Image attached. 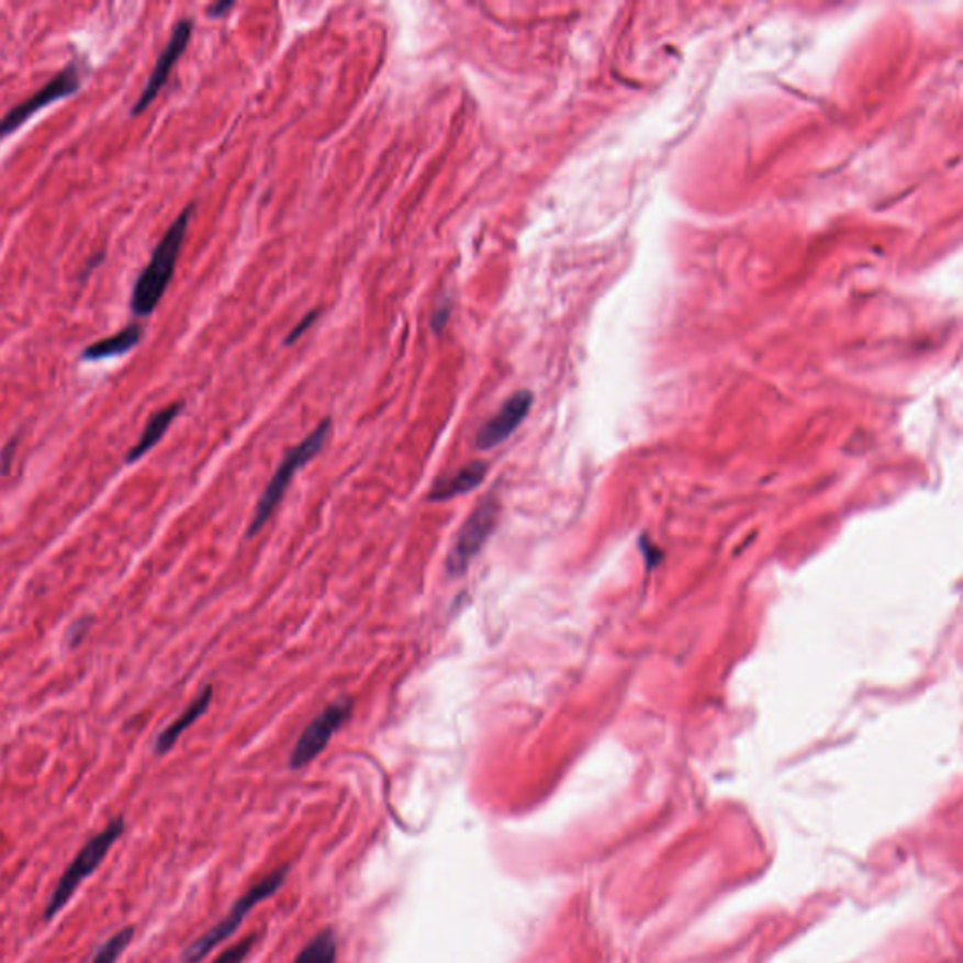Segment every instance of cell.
Instances as JSON below:
<instances>
[{
	"label": "cell",
	"mask_w": 963,
	"mask_h": 963,
	"mask_svg": "<svg viewBox=\"0 0 963 963\" xmlns=\"http://www.w3.org/2000/svg\"><path fill=\"white\" fill-rule=\"evenodd\" d=\"M194 213V203H189L178 219L171 223L163 239L153 250L152 260L147 262L138 279L134 282L131 295V309L134 316H149L155 313L158 303L170 287L176 266H178L179 253L183 247L184 236Z\"/></svg>",
	"instance_id": "cell-1"
},
{
	"label": "cell",
	"mask_w": 963,
	"mask_h": 963,
	"mask_svg": "<svg viewBox=\"0 0 963 963\" xmlns=\"http://www.w3.org/2000/svg\"><path fill=\"white\" fill-rule=\"evenodd\" d=\"M123 832H125V819L117 817L105 826L102 832L97 833L94 838L87 841L86 846L81 847V851L76 854L72 864L66 867L63 877L55 886V891L47 899L44 920H52L57 912L65 909V905L70 902L79 885L99 870L100 864L104 862L105 856L110 854L112 847L123 836Z\"/></svg>",
	"instance_id": "cell-2"
},
{
	"label": "cell",
	"mask_w": 963,
	"mask_h": 963,
	"mask_svg": "<svg viewBox=\"0 0 963 963\" xmlns=\"http://www.w3.org/2000/svg\"><path fill=\"white\" fill-rule=\"evenodd\" d=\"M332 422L324 419L318 424L315 432L307 435L300 445L294 446L284 458L281 466L277 469L273 479L269 480L268 488L264 490L262 497L256 505L255 516L250 519L249 531L247 537H255L256 533L268 524L269 516L276 512L277 505L281 503L282 495L289 490L290 482L294 479L295 472L300 471L305 463L315 458L316 453L324 448V443L328 439Z\"/></svg>",
	"instance_id": "cell-3"
},
{
	"label": "cell",
	"mask_w": 963,
	"mask_h": 963,
	"mask_svg": "<svg viewBox=\"0 0 963 963\" xmlns=\"http://www.w3.org/2000/svg\"><path fill=\"white\" fill-rule=\"evenodd\" d=\"M287 875H289V867L284 865L281 870L269 873L268 877L262 878V881H258L243 898L237 899L234 907H232V911L219 925L213 926L208 933H203L202 938H198L194 943L189 944L184 949L183 954H181V962L200 963L203 958L210 956L211 951H215L219 944L224 943L226 939L232 938L236 933L237 928L242 926L243 918L256 904L271 898L281 888L282 883L287 881Z\"/></svg>",
	"instance_id": "cell-4"
},
{
	"label": "cell",
	"mask_w": 963,
	"mask_h": 963,
	"mask_svg": "<svg viewBox=\"0 0 963 963\" xmlns=\"http://www.w3.org/2000/svg\"><path fill=\"white\" fill-rule=\"evenodd\" d=\"M499 505L495 495L480 501V505L471 512V516L466 519V524L461 525L452 550L446 558V571L450 576H459L469 569L472 559L479 556L482 546L488 542V538L492 537L493 529L497 527Z\"/></svg>",
	"instance_id": "cell-5"
},
{
	"label": "cell",
	"mask_w": 963,
	"mask_h": 963,
	"mask_svg": "<svg viewBox=\"0 0 963 963\" xmlns=\"http://www.w3.org/2000/svg\"><path fill=\"white\" fill-rule=\"evenodd\" d=\"M79 87H81V72L76 63H70L59 74H55L38 92H34L33 97L13 105L4 117H0V138L10 136L40 110H44L53 102L72 97L74 92H78Z\"/></svg>",
	"instance_id": "cell-6"
},
{
	"label": "cell",
	"mask_w": 963,
	"mask_h": 963,
	"mask_svg": "<svg viewBox=\"0 0 963 963\" xmlns=\"http://www.w3.org/2000/svg\"><path fill=\"white\" fill-rule=\"evenodd\" d=\"M350 712H352V702L348 698L335 702L328 709H324L315 721L305 728L302 738L295 743L294 751L290 754V768L300 770L307 766L309 762L315 761L316 757L328 748L335 732L347 723Z\"/></svg>",
	"instance_id": "cell-7"
},
{
	"label": "cell",
	"mask_w": 963,
	"mask_h": 963,
	"mask_svg": "<svg viewBox=\"0 0 963 963\" xmlns=\"http://www.w3.org/2000/svg\"><path fill=\"white\" fill-rule=\"evenodd\" d=\"M192 29H194V25H192L191 20H179L176 23L168 44H166L163 53L158 55L157 63H155L152 76H149L147 83H145L144 91H142L139 99L136 100V104L132 108L131 115H142L155 102L158 92L163 91V87L166 86V81L170 78L173 66L178 65V60L181 59V55H183L184 49L189 46Z\"/></svg>",
	"instance_id": "cell-8"
},
{
	"label": "cell",
	"mask_w": 963,
	"mask_h": 963,
	"mask_svg": "<svg viewBox=\"0 0 963 963\" xmlns=\"http://www.w3.org/2000/svg\"><path fill=\"white\" fill-rule=\"evenodd\" d=\"M531 405L533 393L529 390H522V392L511 395L505 401V405L499 408V413L480 427L479 435H477V448L490 450V448L505 443L512 433L516 432V427L524 422L525 416L529 414Z\"/></svg>",
	"instance_id": "cell-9"
},
{
	"label": "cell",
	"mask_w": 963,
	"mask_h": 963,
	"mask_svg": "<svg viewBox=\"0 0 963 963\" xmlns=\"http://www.w3.org/2000/svg\"><path fill=\"white\" fill-rule=\"evenodd\" d=\"M485 474H488V466L484 461H472L450 479L439 480L437 484L433 485L429 501L440 503V501H448V499L458 497V495H466L484 482Z\"/></svg>",
	"instance_id": "cell-10"
},
{
	"label": "cell",
	"mask_w": 963,
	"mask_h": 963,
	"mask_svg": "<svg viewBox=\"0 0 963 963\" xmlns=\"http://www.w3.org/2000/svg\"><path fill=\"white\" fill-rule=\"evenodd\" d=\"M144 337V328L138 322H132L126 328L121 329L115 335H110L105 339L92 343L81 352V358L87 361H100L105 358H115L131 352Z\"/></svg>",
	"instance_id": "cell-11"
},
{
	"label": "cell",
	"mask_w": 963,
	"mask_h": 963,
	"mask_svg": "<svg viewBox=\"0 0 963 963\" xmlns=\"http://www.w3.org/2000/svg\"><path fill=\"white\" fill-rule=\"evenodd\" d=\"M183 411V403H171V405L165 406V408H160L158 413L153 414L149 422H147V426H145L144 433H142V437H139L138 443L132 446L131 452L126 453V463H134V461H138V459L144 458L145 453L149 452L152 448L160 443V439L165 437L166 432H168V427L171 426V422L178 418V414Z\"/></svg>",
	"instance_id": "cell-12"
},
{
	"label": "cell",
	"mask_w": 963,
	"mask_h": 963,
	"mask_svg": "<svg viewBox=\"0 0 963 963\" xmlns=\"http://www.w3.org/2000/svg\"><path fill=\"white\" fill-rule=\"evenodd\" d=\"M211 696H213V688L205 687L203 688L200 696H198L197 701L192 702L189 708L184 709L183 714L179 719L171 723L170 727L166 728L163 735L158 736L157 746H155V751L157 754H166L170 751L173 746H176V741L181 738L184 730L187 728L192 727L194 723L202 717L208 708H210Z\"/></svg>",
	"instance_id": "cell-13"
},
{
	"label": "cell",
	"mask_w": 963,
	"mask_h": 963,
	"mask_svg": "<svg viewBox=\"0 0 963 963\" xmlns=\"http://www.w3.org/2000/svg\"><path fill=\"white\" fill-rule=\"evenodd\" d=\"M337 939L332 930H322L311 943L305 944L294 963H335Z\"/></svg>",
	"instance_id": "cell-14"
},
{
	"label": "cell",
	"mask_w": 963,
	"mask_h": 963,
	"mask_svg": "<svg viewBox=\"0 0 963 963\" xmlns=\"http://www.w3.org/2000/svg\"><path fill=\"white\" fill-rule=\"evenodd\" d=\"M132 939H134V928L132 926H126L123 930H119L117 933H113L112 938L108 939L102 947H100L94 958H92L91 963H115L119 960V956L126 951V947L131 944Z\"/></svg>",
	"instance_id": "cell-15"
},
{
	"label": "cell",
	"mask_w": 963,
	"mask_h": 963,
	"mask_svg": "<svg viewBox=\"0 0 963 963\" xmlns=\"http://www.w3.org/2000/svg\"><path fill=\"white\" fill-rule=\"evenodd\" d=\"M256 941H258V933H253L249 938L242 939L239 943L221 952L213 963H242L245 958L249 956V952L253 951Z\"/></svg>",
	"instance_id": "cell-16"
},
{
	"label": "cell",
	"mask_w": 963,
	"mask_h": 963,
	"mask_svg": "<svg viewBox=\"0 0 963 963\" xmlns=\"http://www.w3.org/2000/svg\"><path fill=\"white\" fill-rule=\"evenodd\" d=\"M318 315H321V311H318V309H315V311H311V313H307V315L303 316L302 321H300V324L292 328V332H290L289 337H287V341L284 343H287V345H292V343L298 341V339H300V337H302L305 332H309V328H311V326L315 324Z\"/></svg>",
	"instance_id": "cell-17"
},
{
	"label": "cell",
	"mask_w": 963,
	"mask_h": 963,
	"mask_svg": "<svg viewBox=\"0 0 963 963\" xmlns=\"http://www.w3.org/2000/svg\"><path fill=\"white\" fill-rule=\"evenodd\" d=\"M450 311H452V303L448 300L440 302L439 307L435 309L432 316V328L435 334H440V329L445 328L446 322L450 318Z\"/></svg>",
	"instance_id": "cell-18"
},
{
	"label": "cell",
	"mask_w": 963,
	"mask_h": 963,
	"mask_svg": "<svg viewBox=\"0 0 963 963\" xmlns=\"http://www.w3.org/2000/svg\"><path fill=\"white\" fill-rule=\"evenodd\" d=\"M15 448H18V437L10 439V443L2 448V452H0V472L2 474H8V471H10Z\"/></svg>",
	"instance_id": "cell-19"
},
{
	"label": "cell",
	"mask_w": 963,
	"mask_h": 963,
	"mask_svg": "<svg viewBox=\"0 0 963 963\" xmlns=\"http://www.w3.org/2000/svg\"><path fill=\"white\" fill-rule=\"evenodd\" d=\"M105 250H100L97 255H92L89 260H87L86 268L81 269V273H79V282L86 281L87 277L91 276L92 269L99 268L100 264L104 262Z\"/></svg>",
	"instance_id": "cell-20"
},
{
	"label": "cell",
	"mask_w": 963,
	"mask_h": 963,
	"mask_svg": "<svg viewBox=\"0 0 963 963\" xmlns=\"http://www.w3.org/2000/svg\"><path fill=\"white\" fill-rule=\"evenodd\" d=\"M234 7H236V4L229 2V0H219V2H215V4H211V7L208 8V15H210V18H223V15H226V13H228Z\"/></svg>",
	"instance_id": "cell-21"
},
{
	"label": "cell",
	"mask_w": 963,
	"mask_h": 963,
	"mask_svg": "<svg viewBox=\"0 0 963 963\" xmlns=\"http://www.w3.org/2000/svg\"><path fill=\"white\" fill-rule=\"evenodd\" d=\"M87 629H89V625H86V622L74 623L72 630L68 632V640H70V646H76V643H79V640H81V638H83V635H86Z\"/></svg>",
	"instance_id": "cell-22"
}]
</instances>
